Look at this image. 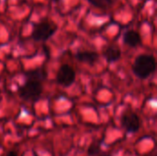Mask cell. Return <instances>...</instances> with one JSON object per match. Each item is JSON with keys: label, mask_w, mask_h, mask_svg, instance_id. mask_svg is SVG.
<instances>
[{"label": "cell", "mask_w": 157, "mask_h": 156, "mask_svg": "<svg viewBox=\"0 0 157 156\" xmlns=\"http://www.w3.org/2000/svg\"><path fill=\"white\" fill-rule=\"evenodd\" d=\"M100 156H110V155H107V154H102V155Z\"/></svg>", "instance_id": "13"}, {"label": "cell", "mask_w": 157, "mask_h": 156, "mask_svg": "<svg viewBox=\"0 0 157 156\" xmlns=\"http://www.w3.org/2000/svg\"><path fill=\"white\" fill-rule=\"evenodd\" d=\"M103 55L105 57V59L107 60V62L109 63H115L117 61H119V59L121 56V51L119 47L115 46V45H111L109 46L103 52Z\"/></svg>", "instance_id": "8"}, {"label": "cell", "mask_w": 157, "mask_h": 156, "mask_svg": "<svg viewBox=\"0 0 157 156\" xmlns=\"http://www.w3.org/2000/svg\"><path fill=\"white\" fill-rule=\"evenodd\" d=\"M75 80V72L69 64H63L60 66L57 74L56 81L63 87L71 86Z\"/></svg>", "instance_id": "5"}, {"label": "cell", "mask_w": 157, "mask_h": 156, "mask_svg": "<svg viewBox=\"0 0 157 156\" xmlns=\"http://www.w3.org/2000/svg\"><path fill=\"white\" fill-rule=\"evenodd\" d=\"M123 42L132 48H135L142 43V39L140 34L135 30H128L123 35Z\"/></svg>", "instance_id": "7"}, {"label": "cell", "mask_w": 157, "mask_h": 156, "mask_svg": "<svg viewBox=\"0 0 157 156\" xmlns=\"http://www.w3.org/2000/svg\"><path fill=\"white\" fill-rule=\"evenodd\" d=\"M121 123L129 133H135L141 128V120L139 116L131 110H126L121 115Z\"/></svg>", "instance_id": "4"}, {"label": "cell", "mask_w": 157, "mask_h": 156, "mask_svg": "<svg viewBox=\"0 0 157 156\" xmlns=\"http://www.w3.org/2000/svg\"><path fill=\"white\" fill-rule=\"evenodd\" d=\"M57 27L48 20L37 23L31 33V38L36 41H46L56 32Z\"/></svg>", "instance_id": "3"}, {"label": "cell", "mask_w": 157, "mask_h": 156, "mask_svg": "<svg viewBox=\"0 0 157 156\" xmlns=\"http://www.w3.org/2000/svg\"><path fill=\"white\" fill-rule=\"evenodd\" d=\"M155 58L151 54H141L137 56L132 67L133 74L141 79H146L151 76L155 72Z\"/></svg>", "instance_id": "1"}, {"label": "cell", "mask_w": 157, "mask_h": 156, "mask_svg": "<svg viewBox=\"0 0 157 156\" xmlns=\"http://www.w3.org/2000/svg\"><path fill=\"white\" fill-rule=\"evenodd\" d=\"M25 76H26V78H35V79H39L40 81H43L46 79L47 74L42 69H35V70L26 72Z\"/></svg>", "instance_id": "9"}, {"label": "cell", "mask_w": 157, "mask_h": 156, "mask_svg": "<svg viewBox=\"0 0 157 156\" xmlns=\"http://www.w3.org/2000/svg\"><path fill=\"white\" fill-rule=\"evenodd\" d=\"M42 90V81L35 78H26L25 83L18 88V95L25 100L34 102L40 98Z\"/></svg>", "instance_id": "2"}, {"label": "cell", "mask_w": 157, "mask_h": 156, "mask_svg": "<svg viewBox=\"0 0 157 156\" xmlns=\"http://www.w3.org/2000/svg\"><path fill=\"white\" fill-rule=\"evenodd\" d=\"M100 152V145L98 143H93L89 148H88V151H87V154L88 155L90 156H95L98 155Z\"/></svg>", "instance_id": "11"}, {"label": "cell", "mask_w": 157, "mask_h": 156, "mask_svg": "<svg viewBox=\"0 0 157 156\" xmlns=\"http://www.w3.org/2000/svg\"><path fill=\"white\" fill-rule=\"evenodd\" d=\"M87 1L92 6L98 8H105L112 3V0H87Z\"/></svg>", "instance_id": "10"}, {"label": "cell", "mask_w": 157, "mask_h": 156, "mask_svg": "<svg viewBox=\"0 0 157 156\" xmlns=\"http://www.w3.org/2000/svg\"><path fill=\"white\" fill-rule=\"evenodd\" d=\"M6 156H17V154L15 151H10V152H8V154H6Z\"/></svg>", "instance_id": "12"}, {"label": "cell", "mask_w": 157, "mask_h": 156, "mask_svg": "<svg viewBox=\"0 0 157 156\" xmlns=\"http://www.w3.org/2000/svg\"><path fill=\"white\" fill-rule=\"evenodd\" d=\"M98 53L93 51H78L75 54V58L78 62L85 63L90 65H93L98 61Z\"/></svg>", "instance_id": "6"}]
</instances>
